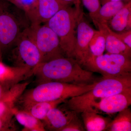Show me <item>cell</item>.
<instances>
[{"mask_svg":"<svg viewBox=\"0 0 131 131\" xmlns=\"http://www.w3.org/2000/svg\"><path fill=\"white\" fill-rule=\"evenodd\" d=\"M38 84L57 82L88 84L98 81L92 71L83 69L74 58L64 57L41 62L33 69Z\"/></svg>","mask_w":131,"mask_h":131,"instance_id":"obj_1","label":"cell"},{"mask_svg":"<svg viewBox=\"0 0 131 131\" xmlns=\"http://www.w3.org/2000/svg\"><path fill=\"white\" fill-rule=\"evenodd\" d=\"M97 82L88 84H75L57 82L43 83L21 95L20 99L22 104L52 101L60 99L66 100L90 91Z\"/></svg>","mask_w":131,"mask_h":131,"instance_id":"obj_2","label":"cell"},{"mask_svg":"<svg viewBox=\"0 0 131 131\" xmlns=\"http://www.w3.org/2000/svg\"><path fill=\"white\" fill-rule=\"evenodd\" d=\"M71 6L59 10L46 22V25L58 37L65 56L75 59V28L82 10Z\"/></svg>","mask_w":131,"mask_h":131,"instance_id":"obj_3","label":"cell"},{"mask_svg":"<svg viewBox=\"0 0 131 131\" xmlns=\"http://www.w3.org/2000/svg\"><path fill=\"white\" fill-rule=\"evenodd\" d=\"M131 90V75L102 78L86 93L70 98L67 106L70 110L93 100Z\"/></svg>","mask_w":131,"mask_h":131,"instance_id":"obj_4","label":"cell"},{"mask_svg":"<svg viewBox=\"0 0 131 131\" xmlns=\"http://www.w3.org/2000/svg\"><path fill=\"white\" fill-rule=\"evenodd\" d=\"M131 58L119 54L92 55L83 66L93 72L100 73L103 78L131 75Z\"/></svg>","mask_w":131,"mask_h":131,"instance_id":"obj_5","label":"cell"},{"mask_svg":"<svg viewBox=\"0 0 131 131\" xmlns=\"http://www.w3.org/2000/svg\"><path fill=\"white\" fill-rule=\"evenodd\" d=\"M30 31L41 56V62L65 57L57 34L46 24H34Z\"/></svg>","mask_w":131,"mask_h":131,"instance_id":"obj_6","label":"cell"},{"mask_svg":"<svg viewBox=\"0 0 131 131\" xmlns=\"http://www.w3.org/2000/svg\"><path fill=\"white\" fill-rule=\"evenodd\" d=\"M131 104V90H129L105 98L95 99L71 110L77 113L86 111L100 114H111L128 108Z\"/></svg>","mask_w":131,"mask_h":131,"instance_id":"obj_7","label":"cell"},{"mask_svg":"<svg viewBox=\"0 0 131 131\" xmlns=\"http://www.w3.org/2000/svg\"><path fill=\"white\" fill-rule=\"evenodd\" d=\"M12 52L15 66L33 69L41 62V56L30 30L21 32Z\"/></svg>","mask_w":131,"mask_h":131,"instance_id":"obj_8","label":"cell"},{"mask_svg":"<svg viewBox=\"0 0 131 131\" xmlns=\"http://www.w3.org/2000/svg\"><path fill=\"white\" fill-rule=\"evenodd\" d=\"M0 0V51H4L15 43L21 34L18 21L8 11L9 3Z\"/></svg>","mask_w":131,"mask_h":131,"instance_id":"obj_9","label":"cell"},{"mask_svg":"<svg viewBox=\"0 0 131 131\" xmlns=\"http://www.w3.org/2000/svg\"><path fill=\"white\" fill-rule=\"evenodd\" d=\"M95 31L86 20L81 11L77 25L75 49V59L81 65L83 66L93 55L89 43Z\"/></svg>","mask_w":131,"mask_h":131,"instance_id":"obj_10","label":"cell"},{"mask_svg":"<svg viewBox=\"0 0 131 131\" xmlns=\"http://www.w3.org/2000/svg\"><path fill=\"white\" fill-rule=\"evenodd\" d=\"M77 115V113L68 108L56 107L51 109L42 121L46 130L60 131Z\"/></svg>","mask_w":131,"mask_h":131,"instance_id":"obj_11","label":"cell"},{"mask_svg":"<svg viewBox=\"0 0 131 131\" xmlns=\"http://www.w3.org/2000/svg\"><path fill=\"white\" fill-rule=\"evenodd\" d=\"M73 4L62 0H38L37 7L31 14L34 24L47 22L59 10Z\"/></svg>","mask_w":131,"mask_h":131,"instance_id":"obj_12","label":"cell"},{"mask_svg":"<svg viewBox=\"0 0 131 131\" xmlns=\"http://www.w3.org/2000/svg\"><path fill=\"white\" fill-rule=\"evenodd\" d=\"M33 69L23 67H11L0 62V83L9 89L33 75Z\"/></svg>","mask_w":131,"mask_h":131,"instance_id":"obj_13","label":"cell"},{"mask_svg":"<svg viewBox=\"0 0 131 131\" xmlns=\"http://www.w3.org/2000/svg\"><path fill=\"white\" fill-rule=\"evenodd\" d=\"M99 30L103 33L105 39V50L109 54H119L131 58V48L116 37L113 31L104 22L94 24Z\"/></svg>","mask_w":131,"mask_h":131,"instance_id":"obj_14","label":"cell"},{"mask_svg":"<svg viewBox=\"0 0 131 131\" xmlns=\"http://www.w3.org/2000/svg\"><path fill=\"white\" fill-rule=\"evenodd\" d=\"M107 24L114 32L121 33L131 30V1L127 3Z\"/></svg>","mask_w":131,"mask_h":131,"instance_id":"obj_15","label":"cell"},{"mask_svg":"<svg viewBox=\"0 0 131 131\" xmlns=\"http://www.w3.org/2000/svg\"><path fill=\"white\" fill-rule=\"evenodd\" d=\"M66 100L60 99L52 101H43L23 103V110L32 115L35 118L42 121L47 113L53 108L58 106Z\"/></svg>","mask_w":131,"mask_h":131,"instance_id":"obj_16","label":"cell"},{"mask_svg":"<svg viewBox=\"0 0 131 131\" xmlns=\"http://www.w3.org/2000/svg\"><path fill=\"white\" fill-rule=\"evenodd\" d=\"M12 112L17 121L24 126L23 131H46L42 121L35 118L28 112L23 110H19L15 107L13 108Z\"/></svg>","mask_w":131,"mask_h":131,"instance_id":"obj_17","label":"cell"},{"mask_svg":"<svg viewBox=\"0 0 131 131\" xmlns=\"http://www.w3.org/2000/svg\"><path fill=\"white\" fill-rule=\"evenodd\" d=\"M82 113L84 129L88 131H102L106 130L112 121L111 119L100 114L91 112Z\"/></svg>","mask_w":131,"mask_h":131,"instance_id":"obj_18","label":"cell"},{"mask_svg":"<svg viewBox=\"0 0 131 131\" xmlns=\"http://www.w3.org/2000/svg\"><path fill=\"white\" fill-rule=\"evenodd\" d=\"M110 122L106 130L131 131V112L129 108L121 110Z\"/></svg>","mask_w":131,"mask_h":131,"instance_id":"obj_19","label":"cell"},{"mask_svg":"<svg viewBox=\"0 0 131 131\" xmlns=\"http://www.w3.org/2000/svg\"><path fill=\"white\" fill-rule=\"evenodd\" d=\"M123 1L106 3L101 6L98 18L93 21L94 24L100 21L107 23L126 4Z\"/></svg>","mask_w":131,"mask_h":131,"instance_id":"obj_20","label":"cell"},{"mask_svg":"<svg viewBox=\"0 0 131 131\" xmlns=\"http://www.w3.org/2000/svg\"><path fill=\"white\" fill-rule=\"evenodd\" d=\"M105 39L101 31L96 30L89 43V47L92 54L98 56L103 54L105 50Z\"/></svg>","mask_w":131,"mask_h":131,"instance_id":"obj_21","label":"cell"},{"mask_svg":"<svg viewBox=\"0 0 131 131\" xmlns=\"http://www.w3.org/2000/svg\"><path fill=\"white\" fill-rule=\"evenodd\" d=\"M24 90V86L20 84H16L10 89H8L0 83V101H11L15 102Z\"/></svg>","mask_w":131,"mask_h":131,"instance_id":"obj_22","label":"cell"},{"mask_svg":"<svg viewBox=\"0 0 131 131\" xmlns=\"http://www.w3.org/2000/svg\"><path fill=\"white\" fill-rule=\"evenodd\" d=\"M83 5L89 13L91 19L94 21L97 18L101 8L100 0H82Z\"/></svg>","mask_w":131,"mask_h":131,"instance_id":"obj_23","label":"cell"},{"mask_svg":"<svg viewBox=\"0 0 131 131\" xmlns=\"http://www.w3.org/2000/svg\"><path fill=\"white\" fill-rule=\"evenodd\" d=\"M84 129L83 124L77 115L60 131H83Z\"/></svg>","mask_w":131,"mask_h":131,"instance_id":"obj_24","label":"cell"},{"mask_svg":"<svg viewBox=\"0 0 131 131\" xmlns=\"http://www.w3.org/2000/svg\"><path fill=\"white\" fill-rule=\"evenodd\" d=\"M15 102L11 101H0V117L13 115L12 110L14 107Z\"/></svg>","mask_w":131,"mask_h":131,"instance_id":"obj_25","label":"cell"},{"mask_svg":"<svg viewBox=\"0 0 131 131\" xmlns=\"http://www.w3.org/2000/svg\"><path fill=\"white\" fill-rule=\"evenodd\" d=\"M13 115L0 117V131H15L16 130L13 117Z\"/></svg>","mask_w":131,"mask_h":131,"instance_id":"obj_26","label":"cell"},{"mask_svg":"<svg viewBox=\"0 0 131 131\" xmlns=\"http://www.w3.org/2000/svg\"><path fill=\"white\" fill-rule=\"evenodd\" d=\"M38 2V0H18L19 8H23L29 14L35 10Z\"/></svg>","mask_w":131,"mask_h":131,"instance_id":"obj_27","label":"cell"},{"mask_svg":"<svg viewBox=\"0 0 131 131\" xmlns=\"http://www.w3.org/2000/svg\"><path fill=\"white\" fill-rule=\"evenodd\" d=\"M116 37L131 48V30L121 33L114 32Z\"/></svg>","mask_w":131,"mask_h":131,"instance_id":"obj_28","label":"cell"},{"mask_svg":"<svg viewBox=\"0 0 131 131\" xmlns=\"http://www.w3.org/2000/svg\"><path fill=\"white\" fill-rule=\"evenodd\" d=\"M66 2L73 3L75 5V7L77 9L81 8V0H62Z\"/></svg>","mask_w":131,"mask_h":131,"instance_id":"obj_29","label":"cell"},{"mask_svg":"<svg viewBox=\"0 0 131 131\" xmlns=\"http://www.w3.org/2000/svg\"><path fill=\"white\" fill-rule=\"evenodd\" d=\"M131 1V0H100L101 4L102 5L106 3L111 1Z\"/></svg>","mask_w":131,"mask_h":131,"instance_id":"obj_30","label":"cell"},{"mask_svg":"<svg viewBox=\"0 0 131 131\" xmlns=\"http://www.w3.org/2000/svg\"><path fill=\"white\" fill-rule=\"evenodd\" d=\"M8 2L11 3H13L14 5H15L16 6L18 7L19 8L18 3V0H6Z\"/></svg>","mask_w":131,"mask_h":131,"instance_id":"obj_31","label":"cell"}]
</instances>
